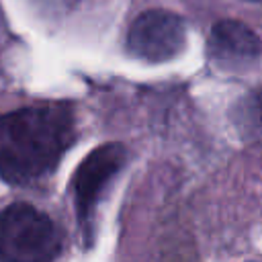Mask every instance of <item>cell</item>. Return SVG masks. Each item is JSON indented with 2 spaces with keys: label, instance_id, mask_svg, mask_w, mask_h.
<instances>
[{
  "label": "cell",
  "instance_id": "6da1fadb",
  "mask_svg": "<svg viewBox=\"0 0 262 262\" xmlns=\"http://www.w3.org/2000/svg\"><path fill=\"white\" fill-rule=\"evenodd\" d=\"M74 139V111L66 102H43L0 115V176L10 184L43 180Z\"/></svg>",
  "mask_w": 262,
  "mask_h": 262
},
{
  "label": "cell",
  "instance_id": "7a4b0ae2",
  "mask_svg": "<svg viewBox=\"0 0 262 262\" xmlns=\"http://www.w3.org/2000/svg\"><path fill=\"white\" fill-rule=\"evenodd\" d=\"M59 252V227L33 205L14 203L0 213V260L47 262Z\"/></svg>",
  "mask_w": 262,
  "mask_h": 262
},
{
  "label": "cell",
  "instance_id": "3957f363",
  "mask_svg": "<svg viewBox=\"0 0 262 262\" xmlns=\"http://www.w3.org/2000/svg\"><path fill=\"white\" fill-rule=\"evenodd\" d=\"M127 162V149L121 143H104L90 151L74 174V205L78 213V221L86 239L90 237L94 225V213L102 199L104 188L113 182V178L123 170Z\"/></svg>",
  "mask_w": 262,
  "mask_h": 262
},
{
  "label": "cell",
  "instance_id": "277c9868",
  "mask_svg": "<svg viewBox=\"0 0 262 262\" xmlns=\"http://www.w3.org/2000/svg\"><path fill=\"white\" fill-rule=\"evenodd\" d=\"M186 43L182 16L170 10L151 8L135 16L127 31V49L135 57L151 63L176 57Z\"/></svg>",
  "mask_w": 262,
  "mask_h": 262
},
{
  "label": "cell",
  "instance_id": "5b68a950",
  "mask_svg": "<svg viewBox=\"0 0 262 262\" xmlns=\"http://www.w3.org/2000/svg\"><path fill=\"white\" fill-rule=\"evenodd\" d=\"M209 53L219 63L242 66L254 61L262 53V41L248 25L233 18H223L211 29Z\"/></svg>",
  "mask_w": 262,
  "mask_h": 262
},
{
  "label": "cell",
  "instance_id": "8992f818",
  "mask_svg": "<svg viewBox=\"0 0 262 262\" xmlns=\"http://www.w3.org/2000/svg\"><path fill=\"white\" fill-rule=\"evenodd\" d=\"M237 121L246 131L262 133V88L244 98L237 106Z\"/></svg>",
  "mask_w": 262,
  "mask_h": 262
},
{
  "label": "cell",
  "instance_id": "52a82bcc",
  "mask_svg": "<svg viewBox=\"0 0 262 262\" xmlns=\"http://www.w3.org/2000/svg\"><path fill=\"white\" fill-rule=\"evenodd\" d=\"M252 2H262V0H252Z\"/></svg>",
  "mask_w": 262,
  "mask_h": 262
}]
</instances>
